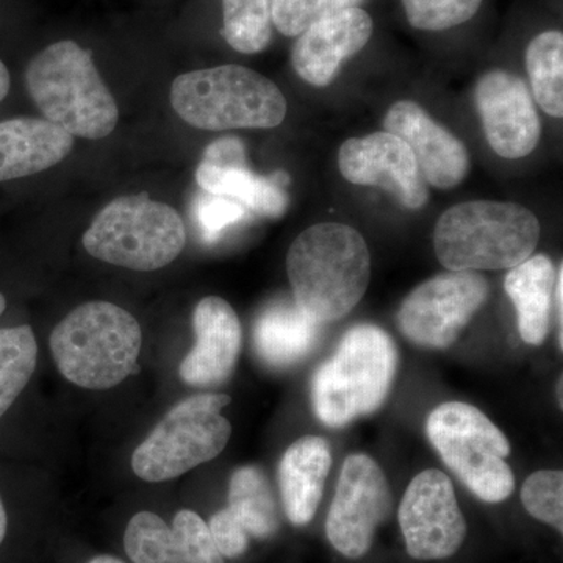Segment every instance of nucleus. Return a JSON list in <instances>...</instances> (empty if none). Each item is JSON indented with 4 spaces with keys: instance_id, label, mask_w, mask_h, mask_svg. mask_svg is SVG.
Returning a JSON list of instances; mask_svg holds the SVG:
<instances>
[{
    "instance_id": "nucleus-17",
    "label": "nucleus",
    "mask_w": 563,
    "mask_h": 563,
    "mask_svg": "<svg viewBox=\"0 0 563 563\" xmlns=\"http://www.w3.org/2000/svg\"><path fill=\"white\" fill-rule=\"evenodd\" d=\"M373 35V20L357 7L333 11L299 35L291 51L292 68L314 87H328L340 66L358 54Z\"/></svg>"
},
{
    "instance_id": "nucleus-24",
    "label": "nucleus",
    "mask_w": 563,
    "mask_h": 563,
    "mask_svg": "<svg viewBox=\"0 0 563 563\" xmlns=\"http://www.w3.org/2000/svg\"><path fill=\"white\" fill-rule=\"evenodd\" d=\"M228 509L247 536L255 539H268L279 529V510L272 485L257 466H242L232 474Z\"/></svg>"
},
{
    "instance_id": "nucleus-23",
    "label": "nucleus",
    "mask_w": 563,
    "mask_h": 563,
    "mask_svg": "<svg viewBox=\"0 0 563 563\" xmlns=\"http://www.w3.org/2000/svg\"><path fill=\"white\" fill-rule=\"evenodd\" d=\"M196 180L203 191L224 196L242 203L244 209L262 217L279 218L288 206V176L285 173L262 177L251 173L247 163L211 165L202 162L196 169Z\"/></svg>"
},
{
    "instance_id": "nucleus-36",
    "label": "nucleus",
    "mask_w": 563,
    "mask_h": 563,
    "mask_svg": "<svg viewBox=\"0 0 563 563\" xmlns=\"http://www.w3.org/2000/svg\"><path fill=\"white\" fill-rule=\"evenodd\" d=\"M7 529H9V517H7L5 506H3V499L0 496V544L5 540Z\"/></svg>"
},
{
    "instance_id": "nucleus-8",
    "label": "nucleus",
    "mask_w": 563,
    "mask_h": 563,
    "mask_svg": "<svg viewBox=\"0 0 563 563\" xmlns=\"http://www.w3.org/2000/svg\"><path fill=\"white\" fill-rule=\"evenodd\" d=\"M426 429L448 468L477 498L495 504L512 495L509 440L479 409L465 402H444L429 415Z\"/></svg>"
},
{
    "instance_id": "nucleus-2",
    "label": "nucleus",
    "mask_w": 563,
    "mask_h": 563,
    "mask_svg": "<svg viewBox=\"0 0 563 563\" xmlns=\"http://www.w3.org/2000/svg\"><path fill=\"white\" fill-rule=\"evenodd\" d=\"M540 222L514 202H463L444 211L433 229L437 258L450 272L510 269L531 257Z\"/></svg>"
},
{
    "instance_id": "nucleus-30",
    "label": "nucleus",
    "mask_w": 563,
    "mask_h": 563,
    "mask_svg": "<svg viewBox=\"0 0 563 563\" xmlns=\"http://www.w3.org/2000/svg\"><path fill=\"white\" fill-rule=\"evenodd\" d=\"M355 0H272L273 25L285 36H299L333 11L354 7Z\"/></svg>"
},
{
    "instance_id": "nucleus-22",
    "label": "nucleus",
    "mask_w": 563,
    "mask_h": 563,
    "mask_svg": "<svg viewBox=\"0 0 563 563\" xmlns=\"http://www.w3.org/2000/svg\"><path fill=\"white\" fill-rule=\"evenodd\" d=\"M320 333L321 322L303 312L298 303L277 301L255 321L254 342L263 361L284 368L312 352Z\"/></svg>"
},
{
    "instance_id": "nucleus-32",
    "label": "nucleus",
    "mask_w": 563,
    "mask_h": 563,
    "mask_svg": "<svg viewBox=\"0 0 563 563\" xmlns=\"http://www.w3.org/2000/svg\"><path fill=\"white\" fill-rule=\"evenodd\" d=\"M209 529L222 558L235 559L246 553L250 536L228 507L210 518Z\"/></svg>"
},
{
    "instance_id": "nucleus-35",
    "label": "nucleus",
    "mask_w": 563,
    "mask_h": 563,
    "mask_svg": "<svg viewBox=\"0 0 563 563\" xmlns=\"http://www.w3.org/2000/svg\"><path fill=\"white\" fill-rule=\"evenodd\" d=\"M10 85L11 79L9 69H7V66L3 65L2 60H0V102H2L3 99L7 98V95H9Z\"/></svg>"
},
{
    "instance_id": "nucleus-16",
    "label": "nucleus",
    "mask_w": 563,
    "mask_h": 563,
    "mask_svg": "<svg viewBox=\"0 0 563 563\" xmlns=\"http://www.w3.org/2000/svg\"><path fill=\"white\" fill-rule=\"evenodd\" d=\"M133 563H224L209 525L192 510H180L168 526L157 514L133 515L124 533Z\"/></svg>"
},
{
    "instance_id": "nucleus-10",
    "label": "nucleus",
    "mask_w": 563,
    "mask_h": 563,
    "mask_svg": "<svg viewBox=\"0 0 563 563\" xmlns=\"http://www.w3.org/2000/svg\"><path fill=\"white\" fill-rule=\"evenodd\" d=\"M487 280L476 272L439 274L402 302L399 329L410 342L446 350L488 298Z\"/></svg>"
},
{
    "instance_id": "nucleus-5",
    "label": "nucleus",
    "mask_w": 563,
    "mask_h": 563,
    "mask_svg": "<svg viewBox=\"0 0 563 563\" xmlns=\"http://www.w3.org/2000/svg\"><path fill=\"white\" fill-rule=\"evenodd\" d=\"M398 368L387 332L361 324L344 333L335 354L314 373L312 402L318 420L342 428L383 406Z\"/></svg>"
},
{
    "instance_id": "nucleus-12",
    "label": "nucleus",
    "mask_w": 563,
    "mask_h": 563,
    "mask_svg": "<svg viewBox=\"0 0 563 563\" xmlns=\"http://www.w3.org/2000/svg\"><path fill=\"white\" fill-rule=\"evenodd\" d=\"M407 553L417 561H440L461 550L466 521L454 485L439 470L415 476L398 512Z\"/></svg>"
},
{
    "instance_id": "nucleus-4",
    "label": "nucleus",
    "mask_w": 563,
    "mask_h": 563,
    "mask_svg": "<svg viewBox=\"0 0 563 563\" xmlns=\"http://www.w3.org/2000/svg\"><path fill=\"white\" fill-rule=\"evenodd\" d=\"M143 343L139 321L106 301L77 307L52 331L51 351L65 379L88 390H109L136 369Z\"/></svg>"
},
{
    "instance_id": "nucleus-39",
    "label": "nucleus",
    "mask_w": 563,
    "mask_h": 563,
    "mask_svg": "<svg viewBox=\"0 0 563 563\" xmlns=\"http://www.w3.org/2000/svg\"><path fill=\"white\" fill-rule=\"evenodd\" d=\"M562 377H561V380H559V387H558V393H559V406H563V398H562Z\"/></svg>"
},
{
    "instance_id": "nucleus-19",
    "label": "nucleus",
    "mask_w": 563,
    "mask_h": 563,
    "mask_svg": "<svg viewBox=\"0 0 563 563\" xmlns=\"http://www.w3.org/2000/svg\"><path fill=\"white\" fill-rule=\"evenodd\" d=\"M74 136L44 118L0 122V181L33 176L70 154Z\"/></svg>"
},
{
    "instance_id": "nucleus-37",
    "label": "nucleus",
    "mask_w": 563,
    "mask_h": 563,
    "mask_svg": "<svg viewBox=\"0 0 563 563\" xmlns=\"http://www.w3.org/2000/svg\"><path fill=\"white\" fill-rule=\"evenodd\" d=\"M88 563H124L121 559L113 558V555H96L95 559H91Z\"/></svg>"
},
{
    "instance_id": "nucleus-34",
    "label": "nucleus",
    "mask_w": 563,
    "mask_h": 563,
    "mask_svg": "<svg viewBox=\"0 0 563 563\" xmlns=\"http://www.w3.org/2000/svg\"><path fill=\"white\" fill-rule=\"evenodd\" d=\"M555 309H558L559 346L563 347V266H559L558 280H555Z\"/></svg>"
},
{
    "instance_id": "nucleus-26",
    "label": "nucleus",
    "mask_w": 563,
    "mask_h": 563,
    "mask_svg": "<svg viewBox=\"0 0 563 563\" xmlns=\"http://www.w3.org/2000/svg\"><path fill=\"white\" fill-rule=\"evenodd\" d=\"M38 361V343L29 325L0 329V418L31 383Z\"/></svg>"
},
{
    "instance_id": "nucleus-1",
    "label": "nucleus",
    "mask_w": 563,
    "mask_h": 563,
    "mask_svg": "<svg viewBox=\"0 0 563 563\" xmlns=\"http://www.w3.org/2000/svg\"><path fill=\"white\" fill-rule=\"evenodd\" d=\"M287 273L292 301L324 324L346 317L361 302L372 279V255L355 229L321 222L292 242Z\"/></svg>"
},
{
    "instance_id": "nucleus-25",
    "label": "nucleus",
    "mask_w": 563,
    "mask_h": 563,
    "mask_svg": "<svg viewBox=\"0 0 563 563\" xmlns=\"http://www.w3.org/2000/svg\"><path fill=\"white\" fill-rule=\"evenodd\" d=\"M526 68L532 84L533 98L550 117H563V35L540 33L526 51Z\"/></svg>"
},
{
    "instance_id": "nucleus-13",
    "label": "nucleus",
    "mask_w": 563,
    "mask_h": 563,
    "mask_svg": "<svg viewBox=\"0 0 563 563\" xmlns=\"http://www.w3.org/2000/svg\"><path fill=\"white\" fill-rule=\"evenodd\" d=\"M476 106L492 150L517 161L531 154L542 136V122L531 91L520 77L495 69L476 85Z\"/></svg>"
},
{
    "instance_id": "nucleus-9",
    "label": "nucleus",
    "mask_w": 563,
    "mask_h": 563,
    "mask_svg": "<svg viewBox=\"0 0 563 563\" xmlns=\"http://www.w3.org/2000/svg\"><path fill=\"white\" fill-rule=\"evenodd\" d=\"M231 396L196 395L169 410L132 455V470L147 483L176 479L213 461L231 439L232 428L221 410Z\"/></svg>"
},
{
    "instance_id": "nucleus-3",
    "label": "nucleus",
    "mask_w": 563,
    "mask_h": 563,
    "mask_svg": "<svg viewBox=\"0 0 563 563\" xmlns=\"http://www.w3.org/2000/svg\"><path fill=\"white\" fill-rule=\"evenodd\" d=\"M25 84L44 120L73 136L102 140L117 128V101L91 52L74 41H58L40 52L29 65Z\"/></svg>"
},
{
    "instance_id": "nucleus-7",
    "label": "nucleus",
    "mask_w": 563,
    "mask_h": 563,
    "mask_svg": "<svg viewBox=\"0 0 563 563\" xmlns=\"http://www.w3.org/2000/svg\"><path fill=\"white\" fill-rule=\"evenodd\" d=\"M185 240L180 214L143 192L111 201L85 232L84 247L110 265L155 272L179 257Z\"/></svg>"
},
{
    "instance_id": "nucleus-21",
    "label": "nucleus",
    "mask_w": 563,
    "mask_h": 563,
    "mask_svg": "<svg viewBox=\"0 0 563 563\" xmlns=\"http://www.w3.org/2000/svg\"><path fill=\"white\" fill-rule=\"evenodd\" d=\"M554 263L547 255H531L506 274L504 290L517 310L518 331L532 346H540L550 333L551 303L555 290Z\"/></svg>"
},
{
    "instance_id": "nucleus-33",
    "label": "nucleus",
    "mask_w": 563,
    "mask_h": 563,
    "mask_svg": "<svg viewBox=\"0 0 563 563\" xmlns=\"http://www.w3.org/2000/svg\"><path fill=\"white\" fill-rule=\"evenodd\" d=\"M211 165H236L246 163V151L242 141L236 139H222L214 141L207 147L203 161Z\"/></svg>"
},
{
    "instance_id": "nucleus-31",
    "label": "nucleus",
    "mask_w": 563,
    "mask_h": 563,
    "mask_svg": "<svg viewBox=\"0 0 563 563\" xmlns=\"http://www.w3.org/2000/svg\"><path fill=\"white\" fill-rule=\"evenodd\" d=\"M246 211L242 203L207 191L195 203L196 222L207 242H214L225 229L239 224Z\"/></svg>"
},
{
    "instance_id": "nucleus-6",
    "label": "nucleus",
    "mask_w": 563,
    "mask_h": 563,
    "mask_svg": "<svg viewBox=\"0 0 563 563\" xmlns=\"http://www.w3.org/2000/svg\"><path fill=\"white\" fill-rule=\"evenodd\" d=\"M172 106L187 124L214 132L273 129L287 114L279 87L239 65L181 74L173 81Z\"/></svg>"
},
{
    "instance_id": "nucleus-20",
    "label": "nucleus",
    "mask_w": 563,
    "mask_h": 563,
    "mask_svg": "<svg viewBox=\"0 0 563 563\" xmlns=\"http://www.w3.org/2000/svg\"><path fill=\"white\" fill-rule=\"evenodd\" d=\"M331 466V448L321 437H302L285 451L279 488L285 515L292 525L306 526L313 520Z\"/></svg>"
},
{
    "instance_id": "nucleus-28",
    "label": "nucleus",
    "mask_w": 563,
    "mask_h": 563,
    "mask_svg": "<svg viewBox=\"0 0 563 563\" xmlns=\"http://www.w3.org/2000/svg\"><path fill=\"white\" fill-rule=\"evenodd\" d=\"M484 0H402L407 21L418 31L442 32L472 20Z\"/></svg>"
},
{
    "instance_id": "nucleus-29",
    "label": "nucleus",
    "mask_w": 563,
    "mask_h": 563,
    "mask_svg": "<svg viewBox=\"0 0 563 563\" xmlns=\"http://www.w3.org/2000/svg\"><path fill=\"white\" fill-rule=\"evenodd\" d=\"M521 501L531 517L563 532L562 472L547 470L531 474L521 488Z\"/></svg>"
},
{
    "instance_id": "nucleus-11",
    "label": "nucleus",
    "mask_w": 563,
    "mask_h": 563,
    "mask_svg": "<svg viewBox=\"0 0 563 563\" xmlns=\"http://www.w3.org/2000/svg\"><path fill=\"white\" fill-rule=\"evenodd\" d=\"M391 507L390 485L380 466L368 455H350L325 521L329 542L344 558H363L372 550L377 528L390 517Z\"/></svg>"
},
{
    "instance_id": "nucleus-15",
    "label": "nucleus",
    "mask_w": 563,
    "mask_h": 563,
    "mask_svg": "<svg viewBox=\"0 0 563 563\" xmlns=\"http://www.w3.org/2000/svg\"><path fill=\"white\" fill-rule=\"evenodd\" d=\"M384 128L410 147L426 184L450 190L468 174L470 154L462 141L433 121L418 103L396 102L385 117Z\"/></svg>"
},
{
    "instance_id": "nucleus-18",
    "label": "nucleus",
    "mask_w": 563,
    "mask_h": 563,
    "mask_svg": "<svg viewBox=\"0 0 563 563\" xmlns=\"http://www.w3.org/2000/svg\"><path fill=\"white\" fill-rule=\"evenodd\" d=\"M196 344L180 363L184 383L211 387L231 377L240 350L242 324L235 310L217 296L203 298L192 313Z\"/></svg>"
},
{
    "instance_id": "nucleus-27",
    "label": "nucleus",
    "mask_w": 563,
    "mask_h": 563,
    "mask_svg": "<svg viewBox=\"0 0 563 563\" xmlns=\"http://www.w3.org/2000/svg\"><path fill=\"white\" fill-rule=\"evenodd\" d=\"M222 36L242 54H258L273 38L272 0H222Z\"/></svg>"
},
{
    "instance_id": "nucleus-14",
    "label": "nucleus",
    "mask_w": 563,
    "mask_h": 563,
    "mask_svg": "<svg viewBox=\"0 0 563 563\" xmlns=\"http://www.w3.org/2000/svg\"><path fill=\"white\" fill-rule=\"evenodd\" d=\"M339 166L351 184L384 188L407 209H421L428 202V184L412 151L393 133L377 132L344 141Z\"/></svg>"
},
{
    "instance_id": "nucleus-38",
    "label": "nucleus",
    "mask_w": 563,
    "mask_h": 563,
    "mask_svg": "<svg viewBox=\"0 0 563 563\" xmlns=\"http://www.w3.org/2000/svg\"><path fill=\"white\" fill-rule=\"evenodd\" d=\"M7 309V299L5 296L0 292V317H2L3 312H5Z\"/></svg>"
}]
</instances>
